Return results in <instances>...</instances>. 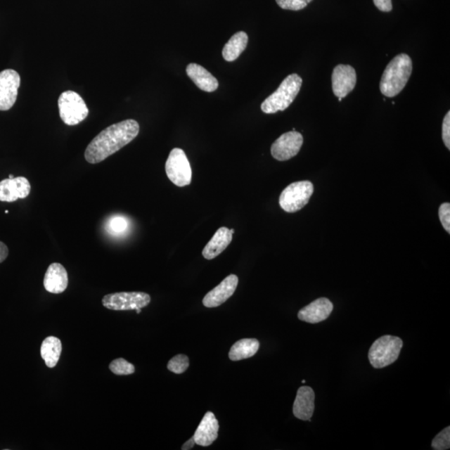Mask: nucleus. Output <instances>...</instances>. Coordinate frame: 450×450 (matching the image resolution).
Returning <instances> with one entry per match:
<instances>
[{
  "label": "nucleus",
  "mask_w": 450,
  "mask_h": 450,
  "mask_svg": "<svg viewBox=\"0 0 450 450\" xmlns=\"http://www.w3.org/2000/svg\"><path fill=\"white\" fill-rule=\"evenodd\" d=\"M139 124L136 120H126L103 129L89 143L84 153L89 164H98L138 136Z\"/></svg>",
  "instance_id": "1"
},
{
  "label": "nucleus",
  "mask_w": 450,
  "mask_h": 450,
  "mask_svg": "<svg viewBox=\"0 0 450 450\" xmlns=\"http://www.w3.org/2000/svg\"><path fill=\"white\" fill-rule=\"evenodd\" d=\"M411 57L405 53L395 56L387 65L380 80V92L385 96L393 98L402 91L412 74Z\"/></svg>",
  "instance_id": "2"
},
{
  "label": "nucleus",
  "mask_w": 450,
  "mask_h": 450,
  "mask_svg": "<svg viewBox=\"0 0 450 450\" xmlns=\"http://www.w3.org/2000/svg\"><path fill=\"white\" fill-rule=\"evenodd\" d=\"M303 80L297 74H292L281 84L276 92L269 96L261 105L265 114H276L288 109L298 96Z\"/></svg>",
  "instance_id": "3"
},
{
  "label": "nucleus",
  "mask_w": 450,
  "mask_h": 450,
  "mask_svg": "<svg viewBox=\"0 0 450 450\" xmlns=\"http://www.w3.org/2000/svg\"><path fill=\"white\" fill-rule=\"evenodd\" d=\"M403 347L400 338L385 335L378 339L368 351V359L375 368L390 366L398 359Z\"/></svg>",
  "instance_id": "4"
},
{
  "label": "nucleus",
  "mask_w": 450,
  "mask_h": 450,
  "mask_svg": "<svg viewBox=\"0 0 450 450\" xmlns=\"http://www.w3.org/2000/svg\"><path fill=\"white\" fill-rule=\"evenodd\" d=\"M60 118L67 125L74 126L87 118L89 109L79 94L68 90L61 94L58 101Z\"/></svg>",
  "instance_id": "5"
},
{
  "label": "nucleus",
  "mask_w": 450,
  "mask_h": 450,
  "mask_svg": "<svg viewBox=\"0 0 450 450\" xmlns=\"http://www.w3.org/2000/svg\"><path fill=\"white\" fill-rule=\"evenodd\" d=\"M314 193L313 184L308 180L290 184L280 196V205L287 213H295L308 204Z\"/></svg>",
  "instance_id": "6"
},
{
  "label": "nucleus",
  "mask_w": 450,
  "mask_h": 450,
  "mask_svg": "<svg viewBox=\"0 0 450 450\" xmlns=\"http://www.w3.org/2000/svg\"><path fill=\"white\" fill-rule=\"evenodd\" d=\"M166 174L171 182L178 187L190 186L192 169L186 153L181 148L171 150L165 164Z\"/></svg>",
  "instance_id": "7"
},
{
  "label": "nucleus",
  "mask_w": 450,
  "mask_h": 450,
  "mask_svg": "<svg viewBox=\"0 0 450 450\" xmlns=\"http://www.w3.org/2000/svg\"><path fill=\"white\" fill-rule=\"evenodd\" d=\"M150 296L143 292H120L103 297L102 303L111 310H136L150 303Z\"/></svg>",
  "instance_id": "8"
},
{
  "label": "nucleus",
  "mask_w": 450,
  "mask_h": 450,
  "mask_svg": "<svg viewBox=\"0 0 450 450\" xmlns=\"http://www.w3.org/2000/svg\"><path fill=\"white\" fill-rule=\"evenodd\" d=\"M304 139L299 132H287L274 142L271 146V155L278 161H286L299 154L303 146Z\"/></svg>",
  "instance_id": "9"
},
{
  "label": "nucleus",
  "mask_w": 450,
  "mask_h": 450,
  "mask_svg": "<svg viewBox=\"0 0 450 450\" xmlns=\"http://www.w3.org/2000/svg\"><path fill=\"white\" fill-rule=\"evenodd\" d=\"M20 86V76L15 70L0 72V110L7 111L15 105Z\"/></svg>",
  "instance_id": "10"
},
{
  "label": "nucleus",
  "mask_w": 450,
  "mask_h": 450,
  "mask_svg": "<svg viewBox=\"0 0 450 450\" xmlns=\"http://www.w3.org/2000/svg\"><path fill=\"white\" fill-rule=\"evenodd\" d=\"M357 82L356 72L352 66L337 65L332 74V89L335 96L344 98L352 92Z\"/></svg>",
  "instance_id": "11"
},
{
  "label": "nucleus",
  "mask_w": 450,
  "mask_h": 450,
  "mask_svg": "<svg viewBox=\"0 0 450 450\" xmlns=\"http://www.w3.org/2000/svg\"><path fill=\"white\" fill-rule=\"evenodd\" d=\"M238 283V276L231 274L205 295L202 300V304L207 308L219 307L235 294Z\"/></svg>",
  "instance_id": "12"
},
{
  "label": "nucleus",
  "mask_w": 450,
  "mask_h": 450,
  "mask_svg": "<svg viewBox=\"0 0 450 450\" xmlns=\"http://www.w3.org/2000/svg\"><path fill=\"white\" fill-rule=\"evenodd\" d=\"M31 186L25 177L6 179L0 182V201L15 202L30 195Z\"/></svg>",
  "instance_id": "13"
},
{
  "label": "nucleus",
  "mask_w": 450,
  "mask_h": 450,
  "mask_svg": "<svg viewBox=\"0 0 450 450\" xmlns=\"http://www.w3.org/2000/svg\"><path fill=\"white\" fill-rule=\"evenodd\" d=\"M334 309L331 301L326 298H319L313 301L300 310L298 317L300 321L317 323L326 321Z\"/></svg>",
  "instance_id": "14"
},
{
  "label": "nucleus",
  "mask_w": 450,
  "mask_h": 450,
  "mask_svg": "<svg viewBox=\"0 0 450 450\" xmlns=\"http://www.w3.org/2000/svg\"><path fill=\"white\" fill-rule=\"evenodd\" d=\"M219 430L217 418L212 412H207L193 436V439L200 446L208 447L217 439Z\"/></svg>",
  "instance_id": "15"
},
{
  "label": "nucleus",
  "mask_w": 450,
  "mask_h": 450,
  "mask_svg": "<svg viewBox=\"0 0 450 450\" xmlns=\"http://www.w3.org/2000/svg\"><path fill=\"white\" fill-rule=\"evenodd\" d=\"M315 394L309 386L300 387L292 406V413L299 420L310 421L314 411Z\"/></svg>",
  "instance_id": "16"
},
{
  "label": "nucleus",
  "mask_w": 450,
  "mask_h": 450,
  "mask_svg": "<svg viewBox=\"0 0 450 450\" xmlns=\"http://www.w3.org/2000/svg\"><path fill=\"white\" fill-rule=\"evenodd\" d=\"M69 283L66 269L62 264L53 263L49 265L44 278V289L51 294H61Z\"/></svg>",
  "instance_id": "17"
},
{
  "label": "nucleus",
  "mask_w": 450,
  "mask_h": 450,
  "mask_svg": "<svg viewBox=\"0 0 450 450\" xmlns=\"http://www.w3.org/2000/svg\"><path fill=\"white\" fill-rule=\"evenodd\" d=\"M233 233H235L233 229H229L226 227L219 229L202 250V256L209 260L217 257L232 242Z\"/></svg>",
  "instance_id": "18"
},
{
  "label": "nucleus",
  "mask_w": 450,
  "mask_h": 450,
  "mask_svg": "<svg viewBox=\"0 0 450 450\" xmlns=\"http://www.w3.org/2000/svg\"><path fill=\"white\" fill-rule=\"evenodd\" d=\"M186 73L196 86L202 91L214 92L219 88L218 80L201 65L191 63L186 68Z\"/></svg>",
  "instance_id": "19"
},
{
  "label": "nucleus",
  "mask_w": 450,
  "mask_h": 450,
  "mask_svg": "<svg viewBox=\"0 0 450 450\" xmlns=\"http://www.w3.org/2000/svg\"><path fill=\"white\" fill-rule=\"evenodd\" d=\"M249 37L244 31H240L232 36L223 49V57L225 60L232 62L237 60L247 47Z\"/></svg>",
  "instance_id": "20"
},
{
  "label": "nucleus",
  "mask_w": 450,
  "mask_h": 450,
  "mask_svg": "<svg viewBox=\"0 0 450 450\" xmlns=\"http://www.w3.org/2000/svg\"><path fill=\"white\" fill-rule=\"evenodd\" d=\"M259 342L256 339H243L236 342L229 351V357L233 361L253 357L258 352Z\"/></svg>",
  "instance_id": "21"
},
{
  "label": "nucleus",
  "mask_w": 450,
  "mask_h": 450,
  "mask_svg": "<svg viewBox=\"0 0 450 450\" xmlns=\"http://www.w3.org/2000/svg\"><path fill=\"white\" fill-rule=\"evenodd\" d=\"M61 352L62 344L58 338L51 336L43 341L40 353L47 367L53 368L57 366Z\"/></svg>",
  "instance_id": "22"
},
{
  "label": "nucleus",
  "mask_w": 450,
  "mask_h": 450,
  "mask_svg": "<svg viewBox=\"0 0 450 450\" xmlns=\"http://www.w3.org/2000/svg\"><path fill=\"white\" fill-rule=\"evenodd\" d=\"M129 228L128 220L123 216L116 215L109 219L106 225L108 232L115 236L124 235Z\"/></svg>",
  "instance_id": "23"
},
{
  "label": "nucleus",
  "mask_w": 450,
  "mask_h": 450,
  "mask_svg": "<svg viewBox=\"0 0 450 450\" xmlns=\"http://www.w3.org/2000/svg\"><path fill=\"white\" fill-rule=\"evenodd\" d=\"M110 370L116 375H129L134 373L135 368L127 360L117 359L110 364Z\"/></svg>",
  "instance_id": "24"
},
{
  "label": "nucleus",
  "mask_w": 450,
  "mask_h": 450,
  "mask_svg": "<svg viewBox=\"0 0 450 450\" xmlns=\"http://www.w3.org/2000/svg\"><path fill=\"white\" fill-rule=\"evenodd\" d=\"M188 366H190V359L188 356L184 354H178L169 360L168 370L180 375L187 371Z\"/></svg>",
  "instance_id": "25"
},
{
  "label": "nucleus",
  "mask_w": 450,
  "mask_h": 450,
  "mask_svg": "<svg viewBox=\"0 0 450 450\" xmlns=\"http://www.w3.org/2000/svg\"><path fill=\"white\" fill-rule=\"evenodd\" d=\"M450 446V428L446 427L432 441V448L435 450L449 449Z\"/></svg>",
  "instance_id": "26"
},
{
  "label": "nucleus",
  "mask_w": 450,
  "mask_h": 450,
  "mask_svg": "<svg viewBox=\"0 0 450 450\" xmlns=\"http://www.w3.org/2000/svg\"><path fill=\"white\" fill-rule=\"evenodd\" d=\"M312 0H276L278 6L283 10L299 11L307 7Z\"/></svg>",
  "instance_id": "27"
},
{
  "label": "nucleus",
  "mask_w": 450,
  "mask_h": 450,
  "mask_svg": "<svg viewBox=\"0 0 450 450\" xmlns=\"http://www.w3.org/2000/svg\"><path fill=\"white\" fill-rule=\"evenodd\" d=\"M439 217L445 231L450 233V204L444 202L439 209Z\"/></svg>",
  "instance_id": "28"
},
{
  "label": "nucleus",
  "mask_w": 450,
  "mask_h": 450,
  "mask_svg": "<svg viewBox=\"0 0 450 450\" xmlns=\"http://www.w3.org/2000/svg\"><path fill=\"white\" fill-rule=\"evenodd\" d=\"M442 139L445 146L450 150V112L445 115L442 125Z\"/></svg>",
  "instance_id": "29"
},
{
  "label": "nucleus",
  "mask_w": 450,
  "mask_h": 450,
  "mask_svg": "<svg viewBox=\"0 0 450 450\" xmlns=\"http://www.w3.org/2000/svg\"><path fill=\"white\" fill-rule=\"evenodd\" d=\"M375 6L382 12H390L392 11V0H373Z\"/></svg>",
  "instance_id": "30"
},
{
  "label": "nucleus",
  "mask_w": 450,
  "mask_h": 450,
  "mask_svg": "<svg viewBox=\"0 0 450 450\" xmlns=\"http://www.w3.org/2000/svg\"><path fill=\"white\" fill-rule=\"evenodd\" d=\"M8 255V249L6 244L0 241V263L4 262Z\"/></svg>",
  "instance_id": "31"
},
{
  "label": "nucleus",
  "mask_w": 450,
  "mask_h": 450,
  "mask_svg": "<svg viewBox=\"0 0 450 450\" xmlns=\"http://www.w3.org/2000/svg\"><path fill=\"white\" fill-rule=\"evenodd\" d=\"M195 439H193V437L190 440H188L187 442L183 445L182 449L183 450L191 449H193V446H195Z\"/></svg>",
  "instance_id": "32"
},
{
  "label": "nucleus",
  "mask_w": 450,
  "mask_h": 450,
  "mask_svg": "<svg viewBox=\"0 0 450 450\" xmlns=\"http://www.w3.org/2000/svg\"><path fill=\"white\" fill-rule=\"evenodd\" d=\"M13 178H15V176H13V174H11L10 176H8V179H13Z\"/></svg>",
  "instance_id": "33"
},
{
  "label": "nucleus",
  "mask_w": 450,
  "mask_h": 450,
  "mask_svg": "<svg viewBox=\"0 0 450 450\" xmlns=\"http://www.w3.org/2000/svg\"><path fill=\"white\" fill-rule=\"evenodd\" d=\"M338 100H339V101H340V102H341V101H342V100H343V98H338Z\"/></svg>",
  "instance_id": "34"
}]
</instances>
